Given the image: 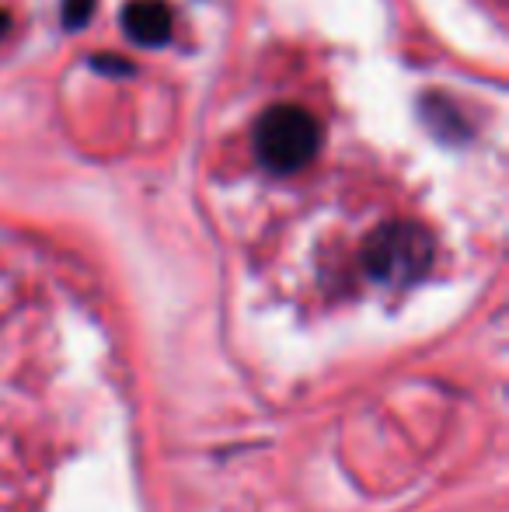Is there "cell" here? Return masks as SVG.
<instances>
[{
    "label": "cell",
    "mask_w": 509,
    "mask_h": 512,
    "mask_svg": "<svg viewBox=\"0 0 509 512\" xmlns=\"http://www.w3.org/2000/svg\"><path fill=\"white\" fill-rule=\"evenodd\" d=\"M318 122L297 105H276L258 119L255 150L272 175H297L318 154Z\"/></svg>",
    "instance_id": "6da1fadb"
},
{
    "label": "cell",
    "mask_w": 509,
    "mask_h": 512,
    "mask_svg": "<svg viewBox=\"0 0 509 512\" xmlns=\"http://www.w3.org/2000/svg\"><path fill=\"white\" fill-rule=\"evenodd\" d=\"M123 28L140 46H161L171 39V11L164 0H129L123 11Z\"/></svg>",
    "instance_id": "7a4b0ae2"
},
{
    "label": "cell",
    "mask_w": 509,
    "mask_h": 512,
    "mask_svg": "<svg viewBox=\"0 0 509 512\" xmlns=\"http://www.w3.org/2000/svg\"><path fill=\"white\" fill-rule=\"evenodd\" d=\"M422 119H426L429 129L447 143H454V140L464 143L471 136V122L464 119L461 105L450 102V98H443V95L422 98Z\"/></svg>",
    "instance_id": "3957f363"
},
{
    "label": "cell",
    "mask_w": 509,
    "mask_h": 512,
    "mask_svg": "<svg viewBox=\"0 0 509 512\" xmlns=\"http://www.w3.org/2000/svg\"><path fill=\"white\" fill-rule=\"evenodd\" d=\"M91 11H95V0H63V25L77 32L91 21Z\"/></svg>",
    "instance_id": "277c9868"
},
{
    "label": "cell",
    "mask_w": 509,
    "mask_h": 512,
    "mask_svg": "<svg viewBox=\"0 0 509 512\" xmlns=\"http://www.w3.org/2000/svg\"><path fill=\"white\" fill-rule=\"evenodd\" d=\"M95 67L98 70H105V74H133V63H126V60H119V56H98L95 60Z\"/></svg>",
    "instance_id": "5b68a950"
},
{
    "label": "cell",
    "mask_w": 509,
    "mask_h": 512,
    "mask_svg": "<svg viewBox=\"0 0 509 512\" xmlns=\"http://www.w3.org/2000/svg\"><path fill=\"white\" fill-rule=\"evenodd\" d=\"M4 32H7V14L0 11V35H4Z\"/></svg>",
    "instance_id": "8992f818"
}]
</instances>
